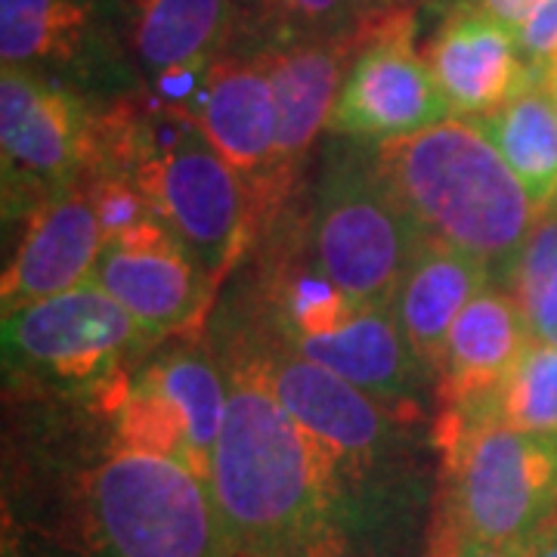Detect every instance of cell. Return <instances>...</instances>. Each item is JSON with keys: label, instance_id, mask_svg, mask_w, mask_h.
Wrapping results in <instances>:
<instances>
[{"label": "cell", "instance_id": "cell-1", "mask_svg": "<svg viewBox=\"0 0 557 557\" xmlns=\"http://www.w3.org/2000/svg\"><path fill=\"white\" fill-rule=\"evenodd\" d=\"M230 381L211 496L233 557H406L394 533L350 490L276 397L239 362Z\"/></svg>", "mask_w": 557, "mask_h": 557}, {"label": "cell", "instance_id": "cell-2", "mask_svg": "<svg viewBox=\"0 0 557 557\" xmlns=\"http://www.w3.org/2000/svg\"><path fill=\"white\" fill-rule=\"evenodd\" d=\"M7 527L16 557H233L199 474L112 437L40 471Z\"/></svg>", "mask_w": 557, "mask_h": 557}, {"label": "cell", "instance_id": "cell-3", "mask_svg": "<svg viewBox=\"0 0 557 557\" xmlns=\"http://www.w3.org/2000/svg\"><path fill=\"white\" fill-rule=\"evenodd\" d=\"M372 156L424 239L471 255L508 288L542 211L478 121L446 119L418 134L379 139Z\"/></svg>", "mask_w": 557, "mask_h": 557}, {"label": "cell", "instance_id": "cell-4", "mask_svg": "<svg viewBox=\"0 0 557 557\" xmlns=\"http://www.w3.org/2000/svg\"><path fill=\"white\" fill-rule=\"evenodd\" d=\"M276 397L307 437L394 533L412 542L424 511V480L412 456L409 421L362 387L298 357L273 335L239 332L226 350Z\"/></svg>", "mask_w": 557, "mask_h": 557}, {"label": "cell", "instance_id": "cell-5", "mask_svg": "<svg viewBox=\"0 0 557 557\" xmlns=\"http://www.w3.org/2000/svg\"><path fill=\"white\" fill-rule=\"evenodd\" d=\"M434 443L443 456L440 505L424 555L530 542L557 515V437L518 431L490 406L443 416Z\"/></svg>", "mask_w": 557, "mask_h": 557}, {"label": "cell", "instance_id": "cell-6", "mask_svg": "<svg viewBox=\"0 0 557 557\" xmlns=\"http://www.w3.org/2000/svg\"><path fill=\"white\" fill-rule=\"evenodd\" d=\"M260 329L298 357L362 387L403 421H416L431 379L391 307H357L307 255L278 251L263 285Z\"/></svg>", "mask_w": 557, "mask_h": 557}, {"label": "cell", "instance_id": "cell-7", "mask_svg": "<svg viewBox=\"0 0 557 557\" xmlns=\"http://www.w3.org/2000/svg\"><path fill=\"white\" fill-rule=\"evenodd\" d=\"M421 230L379 174L372 143L332 137L307 211V258L357 307H391Z\"/></svg>", "mask_w": 557, "mask_h": 557}, {"label": "cell", "instance_id": "cell-8", "mask_svg": "<svg viewBox=\"0 0 557 557\" xmlns=\"http://www.w3.org/2000/svg\"><path fill=\"white\" fill-rule=\"evenodd\" d=\"M134 183L180 245L193 255L211 292L255 239L251 201L239 174L220 159L189 115L146 90L143 146Z\"/></svg>", "mask_w": 557, "mask_h": 557}, {"label": "cell", "instance_id": "cell-9", "mask_svg": "<svg viewBox=\"0 0 557 557\" xmlns=\"http://www.w3.org/2000/svg\"><path fill=\"white\" fill-rule=\"evenodd\" d=\"M97 394H106L109 437L131 449L174 458L211 486L230 381L208 354L193 347L168 350L137 375L121 372Z\"/></svg>", "mask_w": 557, "mask_h": 557}, {"label": "cell", "instance_id": "cell-10", "mask_svg": "<svg viewBox=\"0 0 557 557\" xmlns=\"http://www.w3.org/2000/svg\"><path fill=\"white\" fill-rule=\"evenodd\" d=\"M0 62L109 102L143 87L121 0H0Z\"/></svg>", "mask_w": 557, "mask_h": 557}, {"label": "cell", "instance_id": "cell-11", "mask_svg": "<svg viewBox=\"0 0 557 557\" xmlns=\"http://www.w3.org/2000/svg\"><path fill=\"white\" fill-rule=\"evenodd\" d=\"M100 102L57 81L0 69L3 214H32L40 201L84 180Z\"/></svg>", "mask_w": 557, "mask_h": 557}, {"label": "cell", "instance_id": "cell-12", "mask_svg": "<svg viewBox=\"0 0 557 557\" xmlns=\"http://www.w3.org/2000/svg\"><path fill=\"white\" fill-rule=\"evenodd\" d=\"M146 338L94 282L3 313L7 366L62 391H102Z\"/></svg>", "mask_w": 557, "mask_h": 557}, {"label": "cell", "instance_id": "cell-13", "mask_svg": "<svg viewBox=\"0 0 557 557\" xmlns=\"http://www.w3.org/2000/svg\"><path fill=\"white\" fill-rule=\"evenodd\" d=\"M446 119H453V109L416 50V10L403 7L369 16L366 44L341 87L329 137L379 143Z\"/></svg>", "mask_w": 557, "mask_h": 557}, {"label": "cell", "instance_id": "cell-14", "mask_svg": "<svg viewBox=\"0 0 557 557\" xmlns=\"http://www.w3.org/2000/svg\"><path fill=\"white\" fill-rule=\"evenodd\" d=\"M193 121L245 183L260 239L288 201L278 180L276 97L263 65L245 53H223L211 62Z\"/></svg>", "mask_w": 557, "mask_h": 557}, {"label": "cell", "instance_id": "cell-15", "mask_svg": "<svg viewBox=\"0 0 557 557\" xmlns=\"http://www.w3.org/2000/svg\"><path fill=\"white\" fill-rule=\"evenodd\" d=\"M90 282L121 304L149 338L189 332L214 298L199 263L159 218L106 242Z\"/></svg>", "mask_w": 557, "mask_h": 557}, {"label": "cell", "instance_id": "cell-16", "mask_svg": "<svg viewBox=\"0 0 557 557\" xmlns=\"http://www.w3.org/2000/svg\"><path fill=\"white\" fill-rule=\"evenodd\" d=\"M421 57L453 119H483L539 81L523 60L518 32L468 3L446 7Z\"/></svg>", "mask_w": 557, "mask_h": 557}, {"label": "cell", "instance_id": "cell-17", "mask_svg": "<svg viewBox=\"0 0 557 557\" xmlns=\"http://www.w3.org/2000/svg\"><path fill=\"white\" fill-rule=\"evenodd\" d=\"M366 44V20L332 38L298 40L255 53L273 84L278 115V180L285 196L319 134H329V121Z\"/></svg>", "mask_w": 557, "mask_h": 557}, {"label": "cell", "instance_id": "cell-18", "mask_svg": "<svg viewBox=\"0 0 557 557\" xmlns=\"http://www.w3.org/2000/svg\"><path fill=\"white\" fill-rule=\"evenodd\" d=\"M102 233L84 183H72L44 199L25 220L20 248L3 270V313L57 298L94 278Z\"/></svg>", "mask_w": 557, "mask_h": 557}, {"label": "cell", "instance_id": "cell-19", "mask_svg": "<svg viewBox=\"0 0 557 557\" xmlns=\"http://www.w3.org/2000/svg\"><path fill=\"white\" fill-rule=\"evenodd\" d=\"M533 341L518 298L486 285L456 319L437 372L443 416H474L496 406L498 391Z\"/></svg>", "mask_w": 557, "mask_h": 557}, {"label": "cell", "instance_id": "cell-20", "mask_svg": "<svg viewBox=\"0 0 557 557\" xmlns=\"http://www.w3.org/2000/svg\"><path fill=\"white\" fill-rule=\"evenodd\" d=\"M486 285L496 282L480 260L440 242H421L399 282L391 310L403 338L412 347L418 362L428 369V375L440 372L456 319Z\"/></svg>", "mask_w": 557, "mask_h": 557}, {"label": "cell", "instance_id": "cell-21", "mask_svg": "<svg viewBox=\"0 0 557 557\" xmlns=\"http://www.w3.org/2000/svg\"><path fill=\"white\" fill-rule=\"evenodd\" d=\"M124 38L143 81L183 65H205L233 50L236 0H121Z\"/></svg>", "mask_w": 557, "mask_h": 557}, {"label": "cell", "instance_id": "cell-22", "mask_svg": "<svg viewBox=\"0 0 557 557\" xmlns=\"http://www.w3.org/2000/svg\"><path fill=\"white\" fill-rule=\"evenodd\" d=\"M471 121V119H468ZM478 127L493 139L498 156L518 174L539 211L557 205V97L533 81L515 100L483 115Z\"/></svg>", "mask_w": 557, "mask_h": 557}, {"label": "cell", "instance_id": "cell-23", "mask_svg": "<svg viewBox=\"0 0 557 557\" xmlns=\"http://www.w3.org/2000/svg\"><path fill=\"white\" fill-rule=\"evenodd\" d=\"M239 32L230 53L255 57L298 40L332 38L359 25L354 0H236Z\"/></svg>", "mask_w": 557, "mask_h": 557}, {"label": "cell", "instance_id": "cell-24", "mask_svg": "<svg viewBox=\"0 0 557 557\" xmlns=\"http://www.w3.org/2000/svg\"><path fill=\"white\" fill-rule=\"evenodd\" d=\"M496 412L518 431L557 437V344L530 341L498 391Z\"/></svg>", "mask_w": 557, "mask_h": 557}, {"label": "cell", "instance_id": "cell-25", "mask_svg": "<svg viewBox=\"0 0 557 557\" xmlns=\"http://www.w3.org/2000/svg\"><path fill=\"white\" fill-rule=\"evenodd\" d=\"M557 273V205L542 211L536 220V226L530 230V236L523 242V251H520L518 267L511 273L508 282V292L518 298L523 307L527 319L536 313L539 300L545 295L548 282Z\"/></svg>", "mask_w": 557, "mask_h": 557}, {"label": "cell", "instance_id": "cell-26", "mask_svg": "<svg viewBox=\"0 0 557 557\" xmlns=\"http://www.w3.org/2000/svg\"><path fill=\"white\" fill-rule=\"evenodd\" d=\"M90 205H94V214L100 223L102 245L112 239H119L121 233H127L131 226H137L143 220L152 218V208L143 196L134 177H124V174H90V177L81 180Z\"/></svg>", "mask_w": 557, "mask_h": 557}, {"label": "cell", "instance_id": "cell-27", "mask_svg": "<svg viewBox=\"0 0 557 557\" xmlns=\"http://www.w3.org/2000/svg\"><path fill=\"white\" fill-rule=\"evenodd\" d=\"M527 65L545 87H557V0H539L518 32Z\"/></svg>", "mask_w": 557, "mask_h": 557}, {"label": "cell", "instance_id": "cell-28", "mask_svg": "<svg viewBox=\"0 0 557 557\" xmlns=\"http://www.w3.org/2000/svg\"><path fill=\"white\" fill-rule=\"evenodd\" d=\"M530 329H533V338L557 344V273L539 300L536 313L530 317Z\"/></svg>", "mask_w": 557, "mask_h": 557}, {"label": "cell", "instance_id": "cell-29", "mask_svg": "<svg viewBox=\"0 0 557 557\" xmlns=\"http://www.w3.org/2000/svg\"><path fill=\"white\" fill-rule=\"evenodd\" d=\"M533 539L530 542H515V545H456V548H446V552L424 557H527Z\"/></svg>", "mask_w": 557, "mask_h": 557}, {"label": "cell", "instance_id": "cell-30", "mask_svg": "<svg viewBox=\"0 0 557 557\" xmlns=\"http://www.w3.org/2000/svg\"><path fill=\"white\" fill-rule=\"evenodd\" d=\"M527 557H557V515L539 530Z\"/></svg>", "mask_w": 557, "mask_h": 557}, {"label": "cell", "instance_id": "cell-31", "mask_svg": "<svg viewBox=\"0 0 557 557\" xmlns=\"http://www.w3.org/2000/svg\"><path fill=\"white\" fill-rule=\"evenodd\" d=\"M354 3H357L359 20L381 16V13H391V10H403V7H412V0H354Z\"/></svg>", "mask_w": 557, "mask_h": 557}, {"label": "cell", "instance_id": "cell-32", "mask_svg": "<svg viewBox=\"0 0 557 557\" xmlns=\"http://www.w3.org/2000/svg\"><path fill=\"white\" fill-rule=\"evenodd\" d=\"M552 90H555V97H557V87H552Z\"/></svg>", "mask_w": 557, "mask_h": 557}]
</instances>
